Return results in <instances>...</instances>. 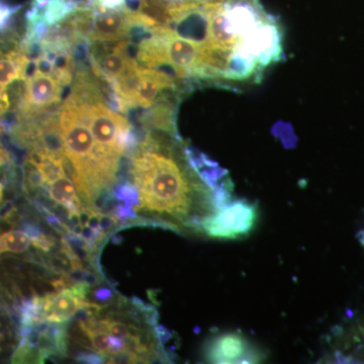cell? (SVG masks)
Wrapping results in <instances>:
<instances>
[{"label": "cell", "instance_id": "1", "mask_svg": "<svg viewBox=\"0 0 364 364\" xmlns=\"http://www.w3.org/2000/svg\"><path fill=\"white\" fill-rule=\"evenodd\" d=\"M149 131L132 161L133 184L139 193L136 212L152 215L161 227L200 231L203 220L215 210L214 188L182 157L178 136Z\"/></svg>", "mask_w": 364, "mask_h": 364}, {"label": "cell", "instance_id": "2", "mask_svg": "<svg viewBox=\"0 0 364 364\" xmlns=\"http://www.w3.org/2000/svg\"><path fill=\"white\" fill-rule=\"evenodd\" d=\"M64 153L71 162V178L77 193L90 210H97L100 196L114 186L117 177L100 161L95 139L82 107L69 97L58 112Z\"/></svg>", "mask_w": 364, "mask_h": 364}, {"label": "cell", "instance_id": "3", "mask_svg": "<svg viewBox=\"0 0 364 364\" xmlns=\"http://www.w3.org/2000/svg\"><path fill=\"white\" fill-rule=\"evenodd\" d=\"M82 107L95 139L100 161L117 177L119 160L136 145V136L130 123L121 114L111 111L104 102L76 100Z\"/></svg>", "mask_w": 364, "mask_h": 364}, {"label": "cell", "instance_id": "4", "mask_svg": "<svg viewBox=\"0 0 364 364\" xmlns=\"http://www.w3.org/2000/svg\"><path fill=\"white\" fill-rule=\"evenodd\" d=\"M258 208L246 200H229L203 220L200 230L213 239L237 240L248 237L258 222Z\"/></svg>", "mask_w": 364, "mask_h": 364}, {"label": "cell", "instance_id": "5", "mask_svg": "<svg viewBox=\"0 0 364 364\" xmlns=\"http://www.w3.org/2000/svg\"><path fill=\"white\" fill-rule=\"evenodd\" d=\"M64 85L52 75L35 73L26 80V92L16 119L35 117L46 114L58 105Z\"/></svg>", "mask_w": 364, "mask_h": 364}, {"label": "cell", "instance_id": "6", "mask_svg": "<svg viewBox=\"0 0 364 364\" xmlns=\"http://www.w3.org/2000/svg\"><path fill=\"white\" fill-rule=\"evenodd\" d=\"M205 354L210 363H256L262 359L261 352L236 332L223 333L210 339Z\"/></svg>", "mask_w": 364, "mask_h": 364}, {"label": "cell", "instance_id": "7", "mask_svg": "<svg viewBox=\"0 0 364 364\" xmlns=\"http://www.w3.org/2000/svg\"><path fill=\"white\" fill-rule=\"evenodd\" d=\"M90 289V284L82 282L71 287H64L59 293L46 294L43 305L45 322L61 324L75 317L87 305Z\"/></svg>", "mask_w": 364, "mask_h": 364}, {"label": "cell", "instance_id": "8", "mask_svg": "<svg viewBox=\"0 0 364 364\" xmlns=\"http://www.w3.org/2000/svg\"><path fill=\"white\" fill-rule=\"evenodd\" d=\"M91 21L90 43H114L129 37L132 28L131 9L95 6Z\"/></svg>", "mask_w": 364, "mask_h": 364}, {"label": "cell", "instance_id": "9", "mask_svg": "<svg viewBox=\"0 0 364 364\" xmlns=\"http://www.w3.org/2000/svg\"><path fill=\"white\" fill-rule=\"evenodd\" d=\"M179 78L156 68L140 66L139 82L136 86V107L149 109L153 105L164 100L165 90L179 91Z\"/></svg>", "mask_w": 364, "mask_h": 364}, {"label": "cell", "instance_id": "10", "mask_svg": "<svg viewBox=\"0 0 364 364\" xmlns=\"http://www.w3.org/2000/svg\"><path fill=\"white\" fill-rule=\"evenodd\" d=\"M70 178V176L67 172H64L52 181L43 184L35 193L28 198L44 191L50 200L65 208L69 218L79 214L82 210V207L77 196V189Z\"/></svg>", "mask_w": 364, "mask_h": 364}, {"label": "cell", "instance_id": "11", "mask_svg": "<svg viewBox=\"0 0 364 364\" xmlns=\"http://www.w3.org/2000/svg\"><path fill=\"white\" fill-rule=\"evenodd\" d=\"M139 121L144 128L149 131H161L177 136L176 105L169 100H161L153 105L147 112H144Z\"/></svg>", "mask_w": 364, "mask_h": 364}, {"label": "cell", "instance_id": "12", "mask_svg": "<svg viewBox=\"0 0 364 364\" xmlns=\"http://www.w3.org/2000/svg\"><path fill=\"white\" fill-rule=\"evenodd\" d=\"M13 326L7 317V311L0 306V353H4L13 346Z\"/></svg>", "mask_w": 364, "mask_h": 364}, {"label": "cell", "instance_id": "13", "mask_svg": "<svg viewBox=\"0 0 364 364\" xmlns=\"http://www.w3.org/2000/svg\"><path fill=\"white\" fill-rule=\"evenodd\" d=\"M23 7L21 4L11 6L4 0H0V33L6 32L11 25L14 16Z\"/></svg>", "mask_w": 364, "mask_h": 364}, {"label": "cell", "instance_id": "14", "mask_svg": "<svg viewBox=\"0 0 364 364\" xmlns=\"http://www.w3.org/2000/svg\"><path fill=\"white\" fill-rule=\"evenodd\" d=\"M91 294L95 299V304L100 306L109 305L112 304V299H114V291L109 287H98ZM90 303H92V301H90Z\"/></svg>", "mask_w": 364, "mask_h": 364}, {"label": "cell", "instance_id": "15", "mask_svg": "<svg viewBox=\"0 0 364 364\" xmlns=\"http://www.w3.org/2000/svg\"><path fill=\"white\" fill-rule=\"evenodd\" d=\"M95 6L111 9H121V7L126 6V0H95Z\"/></svg>", "mask_w": 364, "mask_h": 364}, {"label": "cell", "instance_id": "16", "mask_svg": "<svg viewBox=\"0 0 364 364\" xmlns=\"http://www.w3.org/2000/svg\"><path fill=\"white\" fill-rule=\"evenodd\" d=\"M358 238L361 245H363L364 248V231H361L360 233L358 234Z\"/></svg>", "mask_w": 364, "mask_h": 364}]
</instances>
